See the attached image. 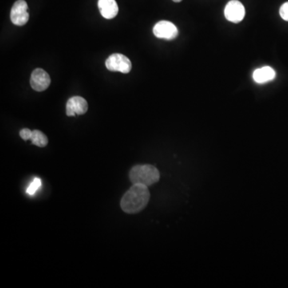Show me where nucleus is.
Wrapping results in <instances>:
<instances>
[{"instance_id":"nucleus-10","label":"nucleus","mask_w":288,"mask_h":288,"mask_svg":"<svg viewBox=\"0 0 288 288\" xmlns=\"http://www.w3.org/2000/svg\"><path fill=\"white\" fill-rule=\"evenodd\" d=\"M275 75L276 74L272 68H270L269 66H265L254 71L253 73V80L257 84H266L272 81L275 78Z\"/></svg>"},{"instance_id":"nucleus-4","label":"nucleus","mask_w":288,"mask_h":288,"mask_svg":"<svg viewBox=\"0 0 288 288\" xmlns=\"http://www.w3.org/2000/svg\"><path fill=\"white\" fill-rule=\"evenodd\" d=\"M29 12L26 1L17 0L11 11V20L16 26H24L29 20Z\"/></svg>"},{"instance_id":"nucleus-1","label":"nucleus","mask_w":288,"mask_h":288,"mask_svg":"<svg viewBox=\"0 0 288 288\" xmlns=\"http://www.w3.org/2000/svg\"><path fill=\"white\" fill-rule=\"evenodd\" d=\"M150 197L148 187L135 183L122 198L120 202L122 210L127 214L140 212L149 203Z\"/></svg>"},{"instance_id":"nucleus-6","label":"nucleus","mask_w":288,"mask_h":288,"mask_svg":"<svg viewBox=\"0 0 288 288\" xmlns=\"http://www.w3.org/2000/svg\"><path fill=\"white\" fill-rule=\"evenodd\" d=\"M224 15L230 22L238 24L244 19V6L238 0H230L225 7Z\"/></svg>"},{"instance_id":"nucleus-12","label":"nucleus","mask_w":288,"mask_h":288,"mask_svg":"<svg viewBox=\"0 0 288 288\" xmlns=\"http://www.w3.org/2000/svg\"><path fill=\"white\" fill-rule=\"evenodd\" d=\"M42 186V181L40 178H35L34 180L32 181L30 186L28 187L27 193L28 195H33L36 194V191H38L40 187Z\"/></svg>"},{"instance_id":"nucleus-14","label":"nucleus","mask_w":288,"mask_h":288,"mask_svg":"<svg viewBox=\"0 0 288 288\" xmlns=\"http://www.w3.org/2000/svg\"><path fill=\"white\" fill-rule=\"evenodd\" d=\"M32 135V131H31V130L28 129V128H24V129L21 130L20 132V137L22 138L24 140L31 139Z\"/></svg>"},{"instance_id":"nucleus-3","label":"nucleus","mask_w":288,"mask_h":288,"mask_svg":"<svg viewBox=\"0 0 288 288\" xmlns=\"http://www.w3.org/2000/svg\"><path fill=\"white\" fill-rule=\"evenodd\" d=\"M106 68L111 72L129 73L132 68L131 60L124 55L115 53L110 56L105 62Z\"/></svg>"},{"instance_id":"nucleus-15","label":"nucleus","mask_w":288,"mask_h":288,"mask_svg":"<svg viewBox=\"0 0 288 288\" xmlns=\"http://www.w3.org/2000/svg\"><path fill=\"white\" fill-rule=\"evenodd\" d=\"M173 2L180 3L182 0H172Z\"/></svg>"},{"instance_id":"nucleus-11","label":"nucleus","mask_w":288,"mask_h":288,"mask_svg":"<svg viewBox=\"0 0 288 288\" xmlns=\"http://www.w3.org/2000/svg\"><path fill=\"white\" fill-rule=\"evenodd\" d=\"M32 143L34 145L38 146L40 147H46L48 143V139L45 134L39 130L32 131V137H31Z\"/></svg>"},{"instance_id":"nucleus-9","label":"nucleus","mask_w":288,"mask_h":288,"mask_svg":"<svg viewBox=\"0 0 288 288\" xmlns=\"http://www.w3.org/2000/svg\"><path fill=\"white\" fill-rule=\"evenodd\" d=\"M98 7L104 18L112 20L119 13V7L115 0H99Z\"/></svg>"},{"instance_id":"nucleus-2","label":"nucleus","mask_w":288,"mask_h":288,"mask_svg":"<svg viewBox=\"0 0 288 288\" xmlns=\"http://www.w3.org/2000/svg\"><path fill=\"white\" fill-rule=\"evenodd\" d=\"M129 178L133 184L139 183L149 187L159 182L160 174L156 167L150 164L136 165L130 171Z\"/></svg>"},{"instance_id":"nucleus-13","label":"nucleus","mask_w":288,"mask_h":288,"mask_svg":"<svg viewBox=\"0 0 288 288\" xmlns=\"http://www.w3.org/2000/svg\"><path fill=\"white\" fill-rule=\"evenodd\" d=\"M279 15L282 20L288 22V2L285 3L281 6L279 9Z\"/></svg>"},{"instance_id":"nucleus-7","label":"nucleus","mask_w":288,"mask_h":288,"mask_svg":"<svg viewBox=\"0 0 288 288\" xmlns=\"http://www.w3.org/2000/svg\"><path fill=\"white\" fill-rule=\"evenodd\" d=\"M30 84L36 92H44L50 86V76L44 69L37 68L32 73Z\"/></svg>"},{"instance_id":"nucleus-5","label":"nucleus","mask_w":288,"mask_h":288,"mask_svg":"<svg viewBox=\"0 0 288 288\" xmlns=\"http://www.w3.org/2000/svg\"><path fill=\"white\" fill-rule=\"evenodd\" d=\"M153 33L157 38L172 40L177 38L179 31L175 24L170 21L162 20L155 24L153 28Z\"/></svg>"},{"instance_id":"nucleus-8","label":"nucleus","mask_w":288,"mask_h":288,"mask_svg":"<svg viewBox=\"0 0 288 288\" xmlns=\"http://www.w3.org/2000/svg\"><path fill=\"white\" fill-rule=\"evenodd\" d=\"M88 102L81 96H74L71 98L66 105V114L68 116L84 115L88 112Z\"/></svg>"}]
</instances>
